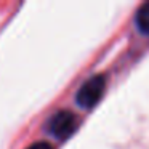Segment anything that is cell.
<instances>
[{"label": "cell", "instance_id": "obj_1", "mask_svg": "<svg viewBox=\"0 0 149 149\" xmlns=\"http://www.w3.org/2000/svg\"><path fill=\"white\" fill-rule=\"evenodd\" d=\"M104 91V79L101 75H95V77L88 79L84 85L80 87V90L77 91V103L84 107H91L98 103V100L101 98Z\"/></svg>", "mask_w": 149, "mask_h": 149}, {"label": "cell", "instance_id": "obj_2", "mask_svg": "<svg viewBox=\"0 0 149 149\" xmlns=\"http://www.w3.org/2000/svg\"><path fill=\"white\" fill-rule=\"evenodd\" d=\"M77 127V119L69 111H59L50 120V133L58 139H68Z\"/></svg>", "mask_w": 149, "mask_h": 149}, {"label": "cell", "instance_id": "obj_4", "mask_svg": "<svg viewBox=\"0 0 149 149\" xmlns=\"http://www.w3.org/2000/svg\"><path fill=\"white\" fill-rule=\"evenodd\" d=\"M26 149H53V146L50 144V143L39 141V143H34V144H31L29 148H26Z\"/></svg>", "mask_w": 149, "mask_h": 149}, {"label": "cell", "instance_id": "obj_3", "mask_svg": "<svg viewBox=\"0 0 149 149\" xmlns=\"http://www.w3.org/2000/svg\"><path fill=\"white\" fill-rule=\"evenodd\" d=\"M136 24L143 32L149 34V2H144L136 11Z\"/></svg>", "mask_w": 149, "mask_h": 149}]
</instances>
